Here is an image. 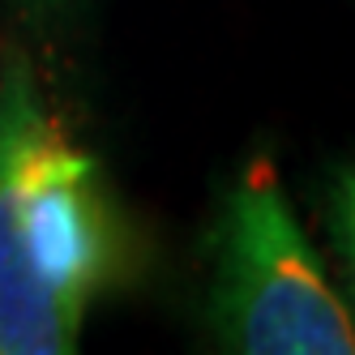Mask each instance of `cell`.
Here are the masks:
<instances>
[{"label": "cell", "instance_id": "7a4b0ae2", "mask_svg": "<svg viewBox=\"0 0 355 355\" xmlns=\"http://www.w3.org/2000/svg\"><path fill=\"white\" fill-rule=\"evenodd\" d=\"M214 325L248 355H355V321L325 283L270 163L232 189L214 232Z\"/></svg>", "mask_w": 355, "mask_h": 355}, {"label": "cell", "instance_id": "6da1fadb", "mask_svg": "<svg viewBox=\"0 0 355 355\" xmlns=\"http://www.w3.org/2000/svg\"><path fill=\"white\" fill-rule=\"evenodd\" d=\"M98 167L21 60L0 73V355H64L116 274Z\"/></svg>", "mask_w": 355, "mask_h": 355}, {"label": "cell", "instance_id": "3957f363", "mask_svg": "<svg viewBox=\"0 0 355 355\" xmlns=\"http://www.w3.org/2000/svg\"><path fill=\"white\" fill-rule=\"evenodd\" d=\"M334 218H338V240L343 252L355 270V171H347L338 180V197H334Z\"/></svg>", "mask_w": 355, "mask_h": 355}]
</instances>
